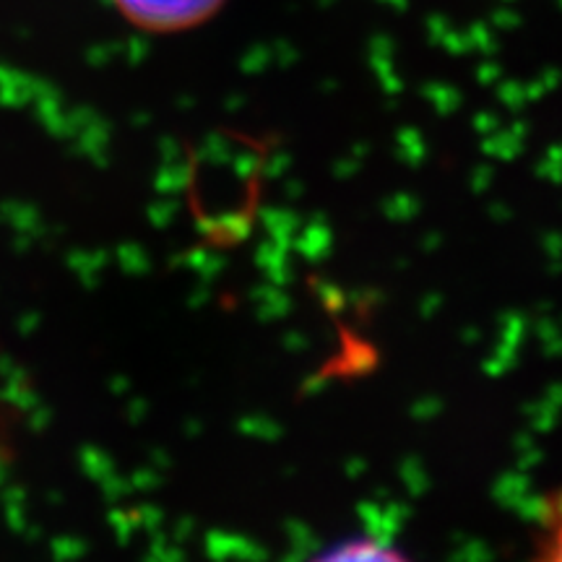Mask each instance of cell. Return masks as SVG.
I'll return each mask as SVG.
<instances>
[{
    "instance_id": "1",
    "label": "cell",
    "mask_w": 562,
    "mask_h": 562,
    "mask_svg": "<svg viewBox=\"0 0 562 562\" xmlns=\"http://www.w3.org/2000/svg\"><path fill=\"white\" fill-rule=\"evenodd\" d=\"M125 21L151 34H180L203 26L227 0H110Z\"/></svg>"
},
{
    "instance_id": "2",
    "label": "cell",
    "mask_w": 562,
    "mask_h": 562,
    "mask_svg": "<svg viewBox=\"0 0 562 562\" xmlns=\"http://www.w3.org/2000/svg\"><path fill=\"white\" fill-rule=\"evenodd\" d=\"M531 552L537 560L562 562V487L550 492L539 505L531 533Z\"/></svg>"
},
{
    "instance_id": "3",
    "label": "cell",
    "mask_w": 562,
    "mask_h": 562,
    "mask_svg": "<svg viewBox=\"0 0 562 562\" xmlns=\"http://www.w3.org/2000/svg\"><path fill=\"white\" fill-rule=\"evenodd\" d=\"M406 554L385 542L381 537H349L339 544L328 547L318 554V560H341V562H360V560H404Z\"/></svg>"
}]
</instances>
